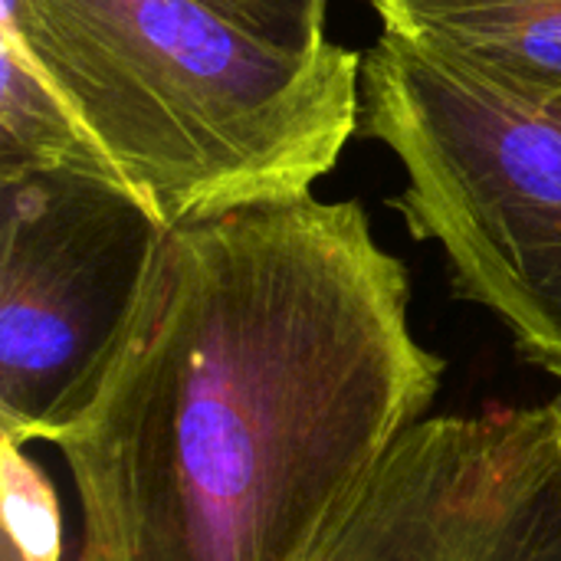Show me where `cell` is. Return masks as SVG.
<instances>
[{
  "label": "cell",
  "instance_id": "1",
  "mask_svg": "<svg viewBox=\"0 0 561 561\" xmlns=\"http://www.w3.org/2000/svg\"><path fill=\"white\" fill-rule=\"evenodd\" d=\"M358 201L312 187L164 227L125 345L56 437L85 561H309L444 358Z\"/></svg>",
  "mask_w": 561,
  "mask_h": 561
},
{
  "label": "cell",
  "instance_id": "2",
  "mask_svg": "<svg viewBox=\"0 0 561 561\" xmlns=\"http://www.w3.org/2000/svg\"><path fill=\"white\" fill-rule=\"evenodd\" d=\"M0 36L161 224L312 187L362 125L358 53H286L204 0H0Z\"/></svg>",
  "mask_w": 561,
  "mask_h": 561
},
{
  "label": "cell",
  "instance_id": "3",
  "mask_svg": "<svg viewBox=\"0 0 561 561\" xmlns=\"http://www.w3.org/2000/svg\"><path fill=\"white\" fill-rule=\"evenodd\" d=\"M362 125L404 164L398 207L454 289L490 309L561 394V92H500L394 33L362 66Z\"/></svg>",
  "mask_w": 561,
  "mask_h": 561
},
{
  "label": "cell",
  "instance_id": "4",
  "mask_svg": "<svg viewBox=\"0 0 561 561\" xmlns=\"http://www.w3.org/2000/svg\"><path fill=\"white\" fill-rule=\"evenodd\" d=\"M164 227L105 171L0 178V440L53 447L85 414L125 345Z\"/></svg>",
  "mask_w": 561,
  "mask_h": 561
},
{
  "label": "cell",
  "instance_id": "5",
  "mask_svg": "<svg viewBox=\"0 0 561 561\" xmlns=\"http://www.w3.org/2000/svg\"><path fill=\"white\" fill-rule=\"evenodd\" d=\"M309 561H561V394L421 421Z\"/></svg>",
  "mask_w": 561,
  "mask_h": 561
},
{
  "label": "cell",
  "instance_id": "6",
  "mask_svg": "<svg viewBox=\"0 0 561 561\" xmlns=\"http://www.w3.org/2000/svg\"><path fill=\"white\" fill-rule=\"evenodd\" d=\"M385 33L523 99L561 92V0H368Z\"/></svg>",
  "mask_w": 561,
  "mask_h": 561
},
{
  "label": "cell",
  "instance_id": "7",
  "mask_svg": "<svg viewBox=\"0 0 561 561\" xmlns=\"http://www.w3.org/2000/svg\"><path fill=\"white\" fill-rule=\"evenodd\" d=\"M33 168H89L122 178L56 82L0 36V178Z\"/></svg>",
  "mask_w": 561,
  "mask_h": 561
},
{
  "label": "cell",
  "instance_id": "8",
  "mask_svg": "<svg viewBox=\"0 0 561 561\" xmlns=\"http://www.w3.org/2000/svg\"><path fill=\"white\" fill-rule=\"evenodd\" d=\"M3 556L0 561H85L79 539L66 536L56 483L23 444L0 440Z\"/></svg>",
  "mask_w": 561,
  "mask_h": 561
},
{
  "label": "cell",
  "instance_id": "9",
  "mask_svg": "<svg viewBox=\"0 0 561 561\" xmlns=\"http://www.w3.org/2000/svg\"><path fill=\"white\" fill-rule=\"evenodd\" d=\"M253 36L286 49L316 53L325 39V0H204Z\"/></svg>",
  "mask_w": 561,
  "mask_h": 561
}]
</instances>
